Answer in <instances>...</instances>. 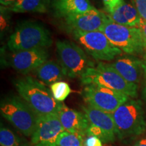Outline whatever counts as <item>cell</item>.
I'll return each instance as SVG.
<instances>
[{
	"label": "cell",
	"instance_id": "cell-1",
	"mask_svg": "<svg viewBox=\"0 0 146 146\" xmlns=\"http://www.w3.org/2000/svg\"><path fill=\"white\" fill-rule=\"evenodd\" d=\"M14 84L20 97L37 116L58 114L59 112L62 102L56 101L50 89L39 80L27 76L16 80Z\"/></svg>",
	"mask_w": 146,
	"mask_h": 146
},
{
	"label": "cell",
	"instance_id": "cell-2",
	"mask_svg": "<svg viewBox=\"0 0 146 146\" xmlns=\"http://www.w3.org/2000/svg\"><path fill=\"white\" fill-rule=\"evenodd\" d=\"M116 135L120 140L134 139L146 132V115L139 100L129 98L112 114Z\"/></svg>",
	"mask_w": 146,
	"mask_h": 146
},
{
	"label": "cell",
	"instance_id": "cell-3",
	"mask_svg": "<svg viewBox=\"0 0 146 146\" xmlns=\"http://www.w3.org/2000/svg\"><path fill=\"white\" fill-rule=\"evenodd\" d=\"M51 34L37 22L24 21L10 35L7 47L11 52L46 49L52 45Z\"/></svg>",
	"mask_w": 146,
	"mask_h": 146
},
{
	"label": "cell",
	"instance_id": "cell-4",
	"mask_svg": "<svg viewBox=\"0 0 146 146\" xmlns=\"http://www.w3.org/2000/svg\"><path fill=\"white\" fill-rule=\"evenodd\" d=\"M80 79L83 85L105 87L123 93L131 98L137 96V85L126 81L111 64L98 63L89 68Z\"/></svg>",
	"mask_w": 146,
	"mask_h": 146
},
{
	"label": "cell",
	"instance_id": "cell-5",
	"mask_svg": "<svg viewBox=\"0 0 146 146\" xmlns=\"http://www.w3.org/2000/svg\"><path fill=\"white\" fill-rule=\"evenodd\" d=\"M0 112L21 133L31 137L37 123L38 116L21 97L8 96L1 102Z\"/></svg>",
	"mask_w": 146,
	"mask_h": 146
},
{
	"label": "cell",
	"instance_id": "cell-6",
	"mask_svg": "<svg viewBox=\"0 0 146 146\" xmlns=\"http://www.w3.org/2000/svg\"><path fill=\"white\" fill-rule=\"evenodd\" d=\"M113 45L129 55L142 54L145 47L139 27H129L114 23L108 18L101 30Z\"/></svg>",
	"mask_w": 146,
	"mask_h": 146
},
{
	"label": "cell",
	"instance_id": "cell-7",
	"mask_svg": "<svg viewBox=\"0 0 146 146\" xmlns=\"http://www.w3.org/2000/svg\"><path fill=\"white\" fill-rule=\"evenodd\" d=\"M56 45L59 63L66 76L81 78L89 68L95 66L86 53L76 43L67 40H58Z\"/></svg>",
	"mask_w": 146,
	"mask_h": 146
},
{
	"label": "cell",
	"instance_id": "cell-8",
	"mask_svg": "<svg viewBox=\"0 0 146 146\" xmlns=\"http://www.w3.org/2000/svg\"><path fill=\"white\" fill-rule=\"evenodd\" d=\"M73 37L87 54L96 60L111 61L122 54V50L111 43L102 31L73 32Z\"/></svg>",
	"mask_w": 146,
	"mask_h": 146
},
{
	"label": "cell",
	"instance_id": "cell-9",
	"mask_svg": "<svg viewBox=\"0 0 146 146\" xmlns=\"http://www.w3.org/2000/svg\"><path fill=\"white\" fill-rule=\"evenodd\" d=\"M83 97L87 104L110 114L130 98L119 91L95 85H86Z\"/></svg>",
	"mask_w": 146,
	"mask_h": 146
},
{
	"label": "cell",
	"instance_id": "cell-10",
	"mask_svg": "<svg viewBox=\"0 0 146 146\" xmlns=\"http://www.w3.org/2000/svg\"><path fill=\"white\" fill-rule=\"evenodd\" d=\"M58 114L38 116L37 123L31 137L34 146H56V140L64 131Z\"/></svg>",
	"mask_w": 146,
	"mask_h": 146
},
{
	"label": "cell",
	"instance_id": "cell-11",
	"mask_svg": "<svg viewBox=\"0 0 146 146\" xmlns=\"http://www.w3.org/2000/svg\"><path fill=\"white\" fill-rule=\"evenodd\" d=\"M48 58L49 53L46 49L17 51L9 55L7 64L17 72L27 74L35 70Z\"/></svg>",
	"mask_w": 146,
	"mask_h": 146
},
{
	"label": "cell",
	"instance_id": "cell-12",
	"mask_svg": "<svg viewBox=\"0 0 146 146\" xmlns=\"http://www.w3.org/2000/svg\"><path fill=\"white\" fill-rule=\"evenodd\" d=\"M108 19V15L95 9L87 13L63 18V25L71 33L101 31Z\"/></svg>",
	"mask_w": 146,
	"mask_h": 146
},
{
	"label": "cell",
	"instance_id": "cell-13",
	"mask_svg": "<svg viewBox=\"0 0 146 146\" xmlns=\"http://www.w3.org/2000/svg\"><path fill=\"white\" fill-rule=\"evenodd\" d=\"M82 110L90 125L101 129L106 137L108 143H112L116 140L117 137L116 127L112 114L95 108L88 104L82 106Z\"/></svg>",
	"mask_w": 146,
	"mask_h": 146
},
{
	"label": "cell",
	"instance_id": "cell-14",
	"mask_svg": "<svg viewBox=\"0 0 146 146\" xmlns=\"http://www.w3.org/2000/svg\"><path fill=\"white\" fill-rule=\"evenodd\" d=\"M58 114L65 131L78 133L82 136L87 135L90 123L84 113L69 108L62 103Z\"/></svg>",
	"mask_w": 146,
	"mask_h": 146
},
{
	"label": "cell",
	"instance_id": "cell-15",
	"mask_svg": "<svg viewBox=\"0 0 146 146\" xmlns=\"http://www.w3.org/2000/svg\"><path fill=\"white\" fill-rule=\"evenodd\" d=\"M112 66L129 83L137 85L141 81L143 62L134 56H126L117 58Z\"/></svg>",
	"mask_w": 146,
	"mask_h": 146
},
{
	"label": "cell",
	"instance_id": "cell-16",
	"mask_svg": "<svg viewBox=\"0 0 146 146\" xmlns=\"http://www.w3.org/2000/svg\"><path fill=\"white\" fill-rule=\"evenodd\" d=\"M52 6L55 16L63 18L96 9L89 0H52Z\"/></svg>",
	"mask_w": 146,
	"mask_h": 146
},
{
	"label": "cell",
	"instance_id": "cell-17",
	"mask_svg": "<svg viewBox=\"0 0 146 146\" xmlns=\"http://www.w3.org/2000/svg\"><path fill=\"white\" fill-rule=\"evenodd\" d=\"M108 16L114 23L129 27H138L142 20L135 5L125 1Z\"/></svg>",
	"mask_w": 146,
	"mask_h": 146
},
{
	"label": "cell",
	"instance_id": "cell-18",
	"mask_svg": "<svg viewBox=\"0 0 146 146\" xmlns=\"http://www.w3.org/2000/svg\"><path fill=\"white\" fill-rule=\"evenodd\" d=\"M34 72L40 81L47 85L60 81L66 76L60 64L53 60H47Z\"/></svg>",
	"mask_w": 146,
	"mask_h": 146
},
{
	"label": "cell",
	"instance_id": "cell-19",
	"mask_svg": "<svg viewBox=\"0 0 146 146\" xmlns=\"http://www.w3.org/2000/svg\"><path fill=\"white\" fill-rule=\"evenodd\" d=\"M51 3V0H17L14 4L6 8L8 10L17 13H45L48 10Z\"/></svg>",
	"mask_w": 146,
	"mask_h": 146
},
{
	"label": "cell",
	"instance_id": "cell-20",
	"mask_svg": "<svg viewBox=\"0 0 146 146\" xmlns=\"http://www.w3.org/2000/svg\"><path fill=\"white\" fill-rule=\"evenodd\" d=\"M0 144L1 146H29L26 141L5 127L0 129Z\"/></svg>",
	"mask_w": 146,
	"mask_h": 146
},
{
	"label": "cell",
	"instance_id": "cell-21",
	"mask_svg": "<svg viewBox=\"0 0 146 146\" xmlns=\"http://www.w3.org/2000/svg\"><path fill=\"white\" fill-rule=\"evenodd\" d=\"M83 136L76 133L64 131L56 140V146H84Z\"/></svg>",
	"mask_w": 146,
	"mask_h": 146
},
{
	"label": "cell",
	"instance_id": "cell-22",
	"mask_svg": "<svg viewBox=\"0 0 146 146\" xmlns=\"http://www.w3.org/2000/svg\"><path fill=\"white\" fill-rule=\"evenodd\" d=\"M50 90L52 96L56 101L63 102L71 93L68 83L64 81H57L50 85Z\"/></svg>",
	"mask_w": 146,
	"mask_h": 146
},
{
	"label": "cell",
	"instance_id": "cell-23",
	"mask_svg": "<svg viewBox=\"0 0 146 146\" xmlns=\"http://www.w3.org/2000/svg\"><path fill=\"white\" fill-rule=\"evenodd\" d=\"M131 2L137 8L141 19L146 21V0H131Z\"/></svg>",
	"mask_w": 146,
	"mask_h": 146
},
{
	"label": "cell",
	"instance_id": "cell-24",
	"mask_svg": "<svg viewBox=\"0 0 146 146\" xmlns=\"http://www.w3.org/2000/svg\"><path fill=\"white\" fill-rule=\"evenodd\" d=\"M106 10L108 14L114 10L118 5L123 2L124 0H102Z\"/></svg>",
	"mask_w": 146,
	"mask_h": 146
},
{
	"label": "cell",
	"instance_id": "cell-25",
	"mask_svg": "<svg viewBox=\"0 0 146 146\" xmlns=\"http://www.w3.org/2000/svg\"><path fill=\"white\" fill-rule=\"evenodd\" d=\"M84 146H102V141L95 136H88L84 141Z\"/></svg>",
	"mask_w": 146,
	"mask_h": 146
},
{
	"label": "cell",
	"instance_id": "cell-26",
	"mask_svg": "<svg viewBox=\"0 0 146 146\" xmlns=\"http://www.w3.org/2000/svg\"><path fill=\"white\" fill-rule=\"evenodd\" d=\"M138 27L139 28L140 31H141L142 38H143L144 45H145L146 49V21H144L143 20H141Z\"/></svg>",
	"mask_w": 146,
	"mask_h": 146
},
{
	"label": "cell",
	"instance_id": "cell-27",
	"mask_svg": "<svg viewBox=\"0 0 146 146\" xmlns=\"http://www.w3.org/2000/svg\"><path fill=\"white\" fill-rule=\"evenodd\" d=\"M133 146H146V132L143 133Z\"/></svg>",
	"mask_w": 146,
	"mask_h": 146
},
{
	"label": "cell",
	"instance_id": "cell-28",
	"mask_svg": "<svg viewBox=\"0 0 146 146\" xmlns=\"http://www.w3.org/2000/svg\"><path fill=\"white\" fill-rule=\"evenodd\" d=\"M16 1L17 0H0V3H1V5L7 8V7H9L14 4Z\"/></svg>",
	"mask_w": 146,
	"mask_h": 146
},
{
	"label": "cell",
	"instance_id": "cell-29",
	"mask_svg": "<svg viewBox=\"0 0 146 146\" xmlns=\"http://www.w3.org/2000/svg\"><path fill=\"white\" fill-rule=\"evenodd\" d=\"M142 97H143V99L146 103V83L145 84L143 91H142Z\"/></svg>",
	"mask_w": 146,
	"mask_h": 146
},
{
	"label": "cell",
	"instance_id": "cell-30",
	"mask_svg": "<svg viewBox=\"0 0 146 146\" xmlns=\"http://www.w3.org/2000/svg\"><path fill=\"white\" fill-rule=\"evenodd\" d=\"M143 71L145 72V74H146V56L145 58V60L143 62Z\"/></svg>",
	"mask_w": 146,
	"mask_h": 146
}]
</instances>
